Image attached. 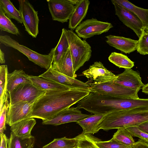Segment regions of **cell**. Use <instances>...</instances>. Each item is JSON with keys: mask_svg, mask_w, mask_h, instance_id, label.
<instances>
[{"mask_svg": "<svg viewBox=\"0 0 148 148\" xmlns=\"http://www.w3.org/2000/svg\"><path fill=\"white\" fill-rule=\"evenodd\" d=\"M0 62L1 64L5 62L4 54L1 49H0Z\"/></svg>", "mask_w": 148, "mask_h": 148, "instance_id": "ab89813d", "label": "cell"}, {"mask_svg": "<svg viewBox=\"0 0 148 148\" xmlns=\"http://www.w3.org/2000/svg\"></svg>", "mask_w": 148, "mask_h": 148, "instance_id": "bcb514c9", "label": "cell"}, {"mask_svg": "<svg viewBox=\"0 0 148 148\" xmlns=\"http://www.w3.org/2000/svg\"><path fill=\"white\" fill-rule=\"evenodd\" d=\"M106 38V42L109 45L125 53L129 54L137 49L138 40L112 35Z\"/></svg>", "mask_w": 148, "mask_h": 148, "instance_id": "2e32d148", "label": "cell"}, {"mask_svg": "<svg viewBox=\"0 0 148 148\" xmlns=\"http://www.w3.org/2000/svg\"><path fill=\"white\" fill-rule=\"evenodd\" d=\"M132 147L133 148H148V144L143 140L140 139L135 142Z\"/></svg>", "mask_w": 148, "mask_h": 148, "instance_id": "8d00e7d4", "label": "cell"}, {"mask_svg": "<svg viewBox=\"0 0 148 148\" xmlns=\"http://www.w3.org/2000/svg\"><path fill=\"white\" fill-rule=\"evenodd\" d=\"M46 91L39 89L32 84H21L8 94L9 103L14 104L21 101H36Z\"/></svg>", "mask_w": 148, "mask_h": 148, "instance_id": "ba28073f", "label": "cell"}, {"mask_svg": "<svg viewBox=\"0 0 148 148\" xmlns=\"http://www.w3.org/2000/svg\"><path fill=\"white\" fill-rule=\"evenodd\" d=\"M95 143L99 148H131L132 147L122 144L113 138L107 141H102L98 138Z\"/></svg>", "mask_w": 148, "mask_h": 148, "instance_id": "d6a6232c", "label": "cell"}, {"mask_svg": "<svg viewBox=\"0 0 148 148\" xmlns=\"http://www.w3.org/2000/svg\"><path fill=\"white\" fill-rule=\"evenodd\" d=\"M71 3L75 5L80 0H70Z\"/></svg>", "mask_w": 148, "mask_h": 148, "instance_id": "b9f144b4", "label": "cell"}, {"mask_svg": "<svg viewBox=\"0 0 148 148\" xmlns=\"http://www.w3.org/2000/svg\"><path fill=\"white\" fill-rule=\"evenodd\" d=\"M117 78L113 82L127 88L140 90L144 85L139 73L131 69H126L122 73L117 75Z\"/></svg>", "mask_w": 148, "mask_h": 148, "instance_id": "9a60e30c", "label": "cell"}, {"mask_svg": "<svg viewBox=\"0 0 148 148\" xmlns=\"http://www.w3.org/2000/svg\"><path fill=\"white\" fill-rule=\"evenodd\" d=\"M90 92L79 89L47 90L34 102L31 118L42 121L51 119L62 110L77 103Z\"/></svg>", "mask_w": 148, "mask_h": 148, "instance_id": "6da1fadb", "label": "cell"}, {"mask_svg": "<svg viewBox=\"0 0 148 148\" xmlns=\"http://www.w3.org/2000/svg\"><path fill=\"white\" fill-rule=\"evenodd\" d=\"M131 148H133L132 147H131Z\"/></svg>", "mask_w": 148, "mask_h": 148, "instance_id": "f6af8a7d", "label": "cell"}, {"mask_svg": "<svg viewBox=\"0 0 148 148\" xmlns=\"http://www.w3.org/2000/svg\"><path fill=\"white\" fill-rule=\"evenodd\" d=\"M90 2L88 0H80L75 5L74 10L69 19L68 27L71 30L75 29L85 17Z\"/></svg>", "mask_w": 148, "mask_h": 148, "instance_id": "ac0fdd59", "label": "cell"}, {"mask_svg": "<svg viewBox=\"0 0 148 148\" xmlns=\"http://www.w3.org/2000/svg\"><path fill=\"white\" fill-rule=\"evenodd\" d=\"M146 143L148 144V142H146Z\"/></svg>", "mask_w": 148, "mask_h": 148, "instance_id": "ee69618b", "label": "cell"}, {"mask_svg": "<svg viewBox=\"0 0 148 148\" xmlns=\"http://www.w3.org/2000/svg\"><path fill=\"white\" fill-rule=\"evenodd\" d=\"M113 27L110 23L92 18L82 21L77 27L75 31L79 37L86 39L108 32Z\"/></svg>", "mask_w": 148, "mask_h": 148, "instance_id": "52a82bcc", "label": "cell"}, {"mask_svg": "<svg viewBox=\"0 0 148 148\" xmlns=\"http://www.w3.org/2000/svg\"><path fill=\"white\" fill-rule=\"evenodd\" d=\"M144 32L148 34V27H145L144 30Z\"/></svg>", "mask_w": 148, "mask_h": 148, "instance_id": "7bdbcfd3", "label": "cell"}, {"mask_svg": "<svg viewBox=\"0 0 148 148\" xmlns=\"http://www.w3.org/2000/svg\"><path fill=\"white\" fill-rule=\"evenodd\" d=\"M117 129L112 138L122 144L132 147L136 142L130 132L126 128H120Z\"/></svg>", "mask_w": 148, "mask_h": 148, "instance_id": "f1b7e54d", "label": "cell"}, {"mask_svg": "<svg viewBox=\"0 0 148 148\" xmlns=\"http://www.w3.org/2000/svg\"><path fill=\"white\" fill-rule=\"evenodd\" d=\"M126 128L133 136L138 137L146 142H148V134L141 130L137 126H132Z\"/></svg>", "mask_w": 148, "mask_h": 148, "instance_id": "d590c367", "label": "cell"}, {"mask_svg": "<svg viewBox=\"0 0 148 148\" xmlns=\"http://www.w3.org/2000/svg\"><path fill=\"white\" fill-rule=\"evenodd\" d=\"M105 115L94 114L76 123L82 128L83 134H94L97 133L96 127L102 120Z\"/></svg>", "mask_w": 148, "mask_h": 148, "instance_id": "603a6c76", "label": "cell"}, {"mask_svg": "<svg viewBox=\"0 0 148 148\" xmlns=\"http://www.w3.org/2000/svg\"><path fill=\"white\" fill-rule=\"evenodd\" d=\"M8 66L3 65L0 66V110L9 97L7 93V76L8 73Z\"/></svg>", "mask_w": 148, "mask_h": 148, "instance_id": "83f0119b", "label": "cell"}, {"mask_svg": "<svg viewBox=\"0 0 148 148\" xmlns=\"http://www.w3.org/2000/svg\"><path fill=\"white\" fill-rule=\"evenodd\" d=\"M109 60L119 68L131 69L134 66V62L127 56L116 52H112L108 57Z\"/></svg>", "mask_w": 148, "mask_h": 148, "instance_id": "4316f807", "label": "cell"}, {"mask_svg": "<svg viewBox=\"0 0 148 148\" xmlns=\"http://www.w3.org/2000/svg\"><path fill=\"white\" fill-rule=\"evenodd\" d=\"M38 76L66 86L71 89H79L90 91L89 86L86 82L64 75L53 69L51 66L45 72Z\"/></svg>", "mask_w": 148, "mask_h": 148, "instance_id": "4fadbf2b", "label": "cell"}, {"mask_svg": "<svg viewBox=\"0 0 148 148\" xmlns=\"http://www.w3.org/2000/svg\"><path fill=\"white\" fill-rule=\"evenodd\" d=\"M36 123L35 119L30 118L16 123L10 126L11 132L16 136L22 138L32 137L31 132Z\"/></svg>", "mask_w": 148, "mask_h": 148, "instance_id": "d6986e66", "label": "cell"}, {"mask_svg": "<svg viewBox=\"0 0 148 148\" xmlns=\"http://www.w3.org/2000/svg\"><path fill=\"white\" fill-rule=\"evenodd\" d=\"M19 9L22 23L25 30L33 37L36 38L38 33L39 19L38 12L26 0H19Z\"/></svg>", "mask_w": 148, "mask_h": 148, "instance_id": "8992f818", "label": "cell"}, {"mask_svg": "<svg viewBox=\"0 0 148 148\" xmlns=\"http://www.w3.org/2000/svg\"><path fill=\"white\" fill-rule=\"evenodd\" d=\"M1 138L0 148H8V138L5 134H4L1 137Z\"/></svg>", "mask_w": 148, "mask_h": 148, "instance_id": "f35d334b", "label": "cell"}, {"mask_svg": "<svg viewBox=\"0 0 148 148\" xmlns=\"http://www.w3.org/2000/svg\"><path fill=\"white\" fill-rule=\"evenodd\" d=\"M83 75L88 79V84H100L113 82L117 75L108 70L100 62H95L89 68L82 72Z\"/></svg>", "mask_w": 148, "mask_h": 148, "instance_id": "9c48e42d", "label": "cell"}, {"mask_svg": "<svg viewBox=\"0 0 148 148\" xmlns=\"http://www.w3.org/2000/svg\"><path fill=\"white\" fill-rule=\"evenodd\" d=\"M137 51L140 54H148V34L144 32L139 39Z\"/></svg>", "mask_w": 148, "mask_h": 148, "instance_id": "836d02e7", "label": "cell"}, {"mask_svg": "<svg viewBox=\"0 0 148 148\" xmlns=\"http://www.w3.org/2000/svg\"><path fill=\"white\" fill-rule=\"evenodd\" d=\"M60 72L73 79L75 78V73L73 70L72 60L69 47L62 61Z\"/></svg>", "mask_w": 148, "mask_h": 148, "instance_id": "4dcf8cb0", "label": "cell"}, {"mask_svg": "<svg viewBox=\"0 0 148 148\" xmlns=\"http://www.w3.org/2000/svg\"><path fill=\"white\" fill-rule=\"evenodd\" d=\"M52 19L62 23L67 22L74 11L75 5L70 0L47 1Z\"/></svg>", "mask_w": 148, "mask_h": 148, "instance_id": "7c38bea8", "label": "cell"}, {"mask_svg": "<svg viewBox=\"0 0 148 148\" xmlns=\"http://www.w3.org/2000/svg\"><path fill=\"white\" fill-rule=\"evenodd\" d=\"M77 136L72 138L66 137L55 138L50 143L44 146L42 148H77Z\"/></svg>", "mask_w": 148, "mask_h": 148, "instance_id": "d4e9b609", "label": "cell"}, {"mask_svg": "<svg viewBox=\"0 0 148 148\" xmlns=\"http://www.w3.org/2000/svg\"><path fill=\"white\" fill-rule=\"evenodd\" d=\"M35 137L22 138L11 132L8 140V148H33L35 143Z\"/></svg>", "mask_w": 148, "mask_h": 148, "instance_id": "cb8c5ba5", "label": "cell"}, {"mask_svg": "<svg viewBox=\"0 0 148 148\" xmlns=\"http://www.w3.org/2000/svg\"><path fill=\"white\" fill-rule=\"evenodd\" d=\"M0 29L8 33L16 35H20L18 29L10 19L5 14L0 8Z\"/></svg>", "mask_w": 148, "mask_h": 148, "instance_id": "f546056e", "label": "cell"}, {"mask_svg": "<svg viewBox=\"0 0 148 148\" xmlns=\"http://www.w3.org/2000/svg\"><path fill=\"white\" fill-rule=\"evenodd\" d=\"M148 121V107H140L119 110L106 115L96 127L108 131L136 126Z\"/></svg>", "mask_w": 148, "mask_h": 148, "instance_id": "7a4b0ae2", "label": "cell"}, {"mask_svg": "<svg viewBox=\"0 0 148 148\" xmlns=\"http://www.w3.org/2000/svg\"><path fill=\"white\" fill-rule=\"evenodd\" d=\"M114 6L115 14L125 25L135 33L139 39L144 33V28L142 22L134 13L115 2L111 1Z\"/></svg>", "mask_w": 148, "mask_h": 148, "instance_id": "30bf717a", "label": "cell"}, {"mask_svg": "<svg viewBox=\"0 0 148 148\" xmlns=\"http://www.w3.org/2000/svg\"><path fill=\"white\" fill-rule=\"evenodd\" d=\"M136 126L142 131L148 134V121L137 125Z\"/></svg>", "mask_w": 148, "mask_h": 148, "instance_id": "74e56055", "label": "cell"}, {"mask_svg": "<svg viewBox=\"0 0 148 148\" xmlns=\"http://www.w3.org/2000/svg\"><path fill=\"white\" fill-rule=\"evenodd\" d=\"M0 8L8 18L14 19L18 23H23L19 10L15 8L10 0H0Z\"/></svg>", "mask_w": 148, "mask_h": 148, "instance_id": "484cf974", "label": "cell"}, {"mask_svg": "<svg viewBox=\"0 0 148 148\" xmlns=\"http://www.w3.org/2000/svg\"><path fill=\"white\" fill-rule=\"evenodd\" d=\"M66 35L65 29L63 28L61 36L55 50L51 67L55 70L60 72L61 65L65 55L69 48Z\"/></svg>", "mask_w": 148, "mask_h": 148, "instance_id": "e0dca14e", "label": "cell"}, {"mask_svg": "<svg viewBox=\"0 0 148 148\" xmlns=\"http://www.w3.org/2000/svg\"><path fill=\"white\" fill-rule=\"evenodd\" d=\"M0 42L7 47L18 50L27 56L30 61L41 68L47 70L51 66L55 48L51 49L49 54H42L20 44L17 41L7 35L0 36Z\"/></svg>", "mask_w": 148, "mask_h": 148, "instance_id": "277c9868", "label": "cell"}, {"mask_svg": "<svg viewBox=\"0 0 148 148\" xmlns=\"http://www.w3.org/2000/svg\"><path fill=\"white\" fill-rule=\"evenodd\" d=\"M91 115L82 113L76 107H70L60 112L51 119L42 121V124L57 126L69 123L77 122Z\"/></svg>", "mask_w": 148, "mask_h": 148, "instance_id": "5bb4252c", "label": "cell"}, {"mask_svg": "<svg viewBox=\"0 0 148 148\" xmlns=\"http://www.w3.org/2000/svg\"><path fill=\"white\" fill-rule=\"evenodd\" d=\"M29 76L22 69L15 70L11 73H8L7 76V92L9 93L21 84H32L29 79Z\"/></svg>", "mask_w": 148, "mask_h": 148, "instance_id": "ffe728a7", "label": "cell"}, {"mask_svg": "<svg viewBox=\"0 0 148 148\" xmlns=\"http://www.w3.org/2000/svg\"><path fill=\"white\" fill-rule=\"evenodd\" d=\"M88 84L90 92L120 98H139L138 93L139 90L127 88L113 82Z\"/></svg>", "mask_w": 148, "mask_h": 148, "instance_id": "5b68a950", "label": "cell"}, {"mask_svg": "<svg viewBox=\"0 0 148 148\" xmlns=\"http://www.w3.org/2000/svg\"><path fill=\"white\" fill-rule=\"evenodd\" d=\"M77 137V148H99L95 143V141L98 138L94 137L90 134L82 133Z\"/></svg>", "mask_w": 148, "mask_h": 148, "instance_id": "1f68e13d", "label": "cell"}, {"mask_svg": "<svg viewBox=\"0 0 148 148\" xmlns=\"http://www.w3.org/2000/svg\"><path fill=\"white\" fill-rule=\"evenodd\" d=\"M35 101H21L14 104L9 103L6 123L11 126L16 123L31 118L32 106Z\"/></svg>", "mask_w": 148, "mask_h": 148, "instance_id": "8fae6325", "label": "cell"}, {"mask_svg": "<svg viewBox=\"0 0 148 148\" xmlns=\"http://www.w3.org/2000/svg\"><path fill=\"white\" fill-rule=\"evenodd\" d=\"M117 3L134 13L140 19L144 29L148 27V9H145L136 6L127 0H114Z\"/></svg>", "mask_w": 148, "mask_h": 148, "instance_id": "7402d4cb", "label": "cell"}, {"mask_svg": "<svg viewBox=\"0 0 148 148\" xmlns=\"http://www.w3.org/2000/svg\"><path fill=\"white\" fill-rule=\"evenodd\" d=\"M29 79L33 84L43 90H66L71 89L66 86L39 76L30 75Z\"/></svg>", "mask_w": 148, "mask_h": 148, "instance_id": "44dd1931", "label": "cell"}, {"mask_svg": "<svg viewBox=\"0 0 148 148\" xmlns=\"http://www.w3.org/2000/svg\"><path fill=\"white\" fill-rule=\"evenodd\" d=\"M9 103L8 99L0 110V135L1 137L4 134V132L6 130V115Z\"/></svg>", "mask_w": 148, "mask_h": 148, "instance_id": "e575fe53", "label": "cell"}, {"mask_svg": "<svg viewBox=\"0 0 148 148\" xmlns=\"http://www.w3.org/2000/svg\"><path fill=\"white\" fill-rule=\"evenodd\" d=\"M72 60L74 72H76L92 55L91 47L84 40H82L71 30L65 29Z\"/></svg>", "mask_w": 148, "mask_h": 148, "instance_id": "3957f363", "label": "cell"}, {"mask_svg": "<svg viewBox=\"0 0 148 148\" xmlns=\"http://www.w3.org/2000/svg\"><path fill=\"white\" fill-rule=\"evenodd\" d=\"M142 92L148 94V83L146 84H144L142 88Z\"/></svg>", "mask_w": 148, "mask_h": 148, "instance_id": "60d3db41", "label": "cell"}]
</instances>
